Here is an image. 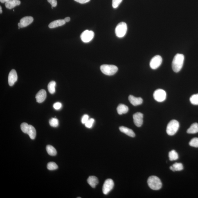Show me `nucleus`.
<instances>
[{"label": "nucleus", "mask_w": 198, "mask_h": 198, "mask_svg": "<svg viewBox=\"0 0 198 198\" xmlns=\"http://www.w3.org/2000/svg\"><path fill=\"white\" fill-rule=\"evenodd\" d=\"M184 58V56L182 54H177L175 56L172 66L173 70L175 72H178L181 71L183 67Z\"/></svg>", "instance_id": "nucleus-1"}, {"label": "nucleus", "mask_w": 198, "mask_h": 198, "mask_svg": "<svg viewBox=\"0 0 198 198\" xmlns=\"http://www.w3.org/2000/svg\"><path fill=\"white\" fill-rule=\"evenodd\" d=\"M21 129L23 133L29 135L31 139H35L37 132L35 127L33 126L29 125L26 123H23L21 124Z\"/></svg>", "instance_id": "nucleus-2"}, {"label": "nucleus", "mask_w": 198, "mask_h": 198, "mask_svg": "<svg viewBox=\"0 0 198 198\" xmlns=\"http://www.w3.org/2000/svg\"><path fill=\"white\" fill-rule=\"evenodd\" d=\"M147 184L150 188L154 190H159L162 187L161 179L156 176H150L147 180Z\"/></svg>", "instance_id": "nucleus-3"}, {"label": "nucleus", "mask_w": 198, "mask_h": 198, "mask_svg": "<svg viewBox=\"0 0 198 198\" xmlns=\"http://www.w3.org/2000/svg\"><path fill=\"white\" fill-rule=\"evenodd\" d=\"M179 124L177 120H172L167 125L166 129L167 134L169 136H173L179 129Z\"/></svg>", "instance_id": "nucleus-4"}, {"label": "nucleus", "mask_w": 198, "mask_h": 198, "mask_svg": "<svg viewBox=\"0 0 198 198\" xmlns=\"http://www.w3.org/2000/svg\"><path fill=\"white\" fill-rule=\"evenodd\" d=\"M100 69L104 74L111 76L117 72L118 71V68L112 65L104 64L101 66Z\"/></svg>", "instance_id": "nucleus-5"}, {"label": "nucleus", "mask_w": 198, "mask_h": 198, "mask_svg": "<svg viewBox=\"0 0 198 198\" xmlns=\"http://www.w3.org/2000/svg\"><path fill=\"white\" fill-rule=\"evenodd\" d=\"M127 30V24L125 22H122L117 25L115 29V34L117 37L121 38L125 35Z\"/></svg>", "instance_id": "nucleus-6"}, {"label": "nucleus", "mask_w": 198, "mask_h": 198, "mask_svg": "<svg viewBox=\"0 0 198 198\" xmlns=\"http://www.w3.org/2000/svg\"><path fill=\"white\" fill-rule=\"evenodd\" d=\"M166 93L164 90L158 89L155 91L154 93V100L158 102H162L166 98Z\"/></svg>", "instance_id": "nucleus-7"}, {"label": "nucleus", "mask_w": 198, "mask_h": 198, "mask_svg": "<svg viewBox=\"0 0 198 198\" xmlns=\"http://www.w3.org/2000/svg\"><path fill=\"white\" fill-rule=\"evenodd\" d=\"M114 186V182L112 179H108L106 180L102 187L103 193L105 195H107L113 189Z\"/></svg>", "instance_id": "nucleus-8"}, {"label": "nucleus", "mask_w": 198, "mask_h": 198, "mask_svg": "<svg viewBox=\"0 0 198 198\" xmlns=\"http://www.w3.org/2000/svg\"><path fill=\"white\" fill-rule=\"evenodd\" d=\"M94 33L92 30H86L84 31L80 35L81 39L84 43H88L93 39Z\"/></svg>", "instance_id": "nucleus-9"}, {"label": "nucleus", "mask_w": 198, "mask_h": 198, "mask_svg": "<svg viewBox=\"0 0 198 198\" xmlns=\"http://www.w3.org/2000/svg\"><path fill=\"white\" fill-rule=\"evenodd\" d=\"M162 58L161 56L157 55L155 56L151 59L150 63V66L153 69H156L161 66L162 62Z\"/></svg>", "instance_id": "nucleus-10"}, {"label": "nucleus", "mask_w": 198, "mask_h": 198, "mask_svg": "<svg viewBox=\"0 0 198 198\" xmlns=\"http://www.w3.org/2000/svg\"><path fill=\"white\" fill-rule=\"evenodd\" d=\"M33 18L31 16H26L22 18L18 23V26L19 28H24L28 26L33 22Z\"/></svg>", "instance_id": "nucleus-11"}, {"label": "nucleus", "mask_w": 198, "mask_h": 198, "mask_svg": "<svg viewBox=\"0 0 198 198\" xmlns=\"http://www.w3.org/2000/svg\"><path fill=\"white\" fill-rule=\"evenodd\" d=\"M133 120L135 125L138 127H141L143 123V114L140 112H137L133 115Z\"/></svg>", "instance_id": "nucleus-12"}, {"label": "nucleus", "mask_w": 198, "mask_h": 198, "mask_svg": "<svg viewBox=\"0 0 198 198\" xmlns=\"http://www.w3.org/2000/svg\"><path fill=\"white\" fill-rule=\"evenodd\" d=\"M18 79L17 72L15 69H12L9 73L8 76V83L10 86L14 85L17 81Z\"/></svg>", "instance_id": "nucleus-13"}, {"label": "nucleus", "mask_w": 198, "mask_h": 198, "mask_svg": "<svg viewBox=\"0 0 198 198\" xmlns=\"http://www.w3.org/2000/svg\"><path fill=\"white\" fill-rule=\"evenodd\" d=\"M46 92L44 89L40 90L36 95V99L38 103L44 102L46 98Z\"/></svg>", "instance_id": "nucleus-14"}, {"label": "nucleus", "mask_w": 198, "mask_h": 198, "mask_svg": "<svg viewBox=\"0 0 198 198\" xmlns=\"http://www.w3.org/2000/svg\"><path fill=\"white\" fill-rule=\"evenodd\" d=\"M129 100L130 103L135 106L141 105L143 102V99L141 97H136L132 95H129Z\"/></svg>", "instance_id": "nucleus-15"}, {"label": "nucleus", "mask_w": 198, "mask_h": 198, "mask_svg": "<svg viewBox=\"0 0 198 198\" xmlns=\"http://www.w3.org/2000/svg\"><path fill=\"white\" fill-rule=\"evenodd\" d=\"M66 22L64 19H58L51 22L48 25L50 28H54L59 26H63Z\"/></svg>", "instance_id": "nucleus-16"}, {"label": "nucleus", "mask_w": 198, "mask_h": 198, "mask_svg": "<svg viewBox=\"0 0 198 198\" xmlns=\"http://www.w3.org/2000/svg\"><path fill=\"white\" fill-rule=\"evenodd\" d=\"M21 2L19 0H10L5 3V6L7 8L11 9L14 7L19 6Z\"/></svg>", "instance_id": "nucleus-17"}, {"label": "nucleus", "mask_w": 198, "mask_h": 198, "mask_svg": "<svg viewBox=\"0 0 198 198\" xmlns=\"http://www.w3.org/2000/svg\"><path fill=\"white\" fill-rule=\"evenodd\" d=\"M87 182L90 186L93 188H95L99 182L98 178L94 176H90L87 179Z\"/></svg>", "instance_id": "nucleus-18"}, {"label": "nucleus", "mask_w": 198, "mask_h": 198, "mask_svg": "<svg viewBox=\"0 0 198 198\" xmlns=\"http://www.w3.org/2000/svg\"><path fill=\"white\" fill-rule=\"evenodd\" d=\"M119 129L121 132L125 133L127 136L131 137H134L136 136L134 131L132 129H129L128 128L121 126L119 127Z\"/></svg>", "instance_id": "nucleus-19"}, {"label": "nucleus", "mask_w": 198, "mask_h": 198, "mask_svg": "<svg viewBox=\"0 0 198 198\" xmlns=\"http://www.w3.org/2000/svg\"><path fill=\"white\" fill-rule=\"evenodd\" d=\"M117 110L119 115H122L128 112L129 108L124 104H120L117 107Z\"/></svg>", "instance_id": "nucleus-20"}, {"label": "nucleus", "mask_w": 198, "mask_h": 198, "mask_svg": "<svg viewBox=\"0 0 198 198\" xmlns=\"http://www.w3.org/2000/svg\"><path fill=\"white\" fill-rule=\"evenodd\" d=\"M187 133L188 134H196L198 133V124L195 123L192 124L189 128L187 131Z\"/></svg>", "instance_id": "nucleus-21"}, {"label": "nucleus", "mask_w": 198, "mask_h": 198, "mask_svg": "<svg viewBox=\"0 0 198 198\" xmlns=\"http://www.w3.org/2000/svg\"><path fill=\"white\" fill-rule=\"evenodd\" d=\"M47 152L50 156H55L57 154L56 150L51 145H48L46 147Z\"/></svg>", "instance_id": "nucleus-22"}, {"label": "nucleus", "mask_w": 198, "mask_h": 198, "mask_svg": "<svg viewBox=\"0 0 198 198\" xmlns=\"http://www.w3.org/2000/svg\"><path fill=\"white\" fill-rule=\"evenodd\" d=\"M170 169L173 171H181L183 169V167L182 164L176 163L170 167Z\"/></svg>", "instance_id": "nucleus-23"}, {"label": "nucleus", "mask_w": 198, "mask_h": 198, "mask_svg": "<svg viewBox=\"0 0 198 198\" xmlns=\"http://www.w3.org/2000/svg\"><path fill=\"white\" fill-rule=\"evenodd\" d=\"M169 157L170 161H174L177 160L179 156L175 150H173L169 153Z\"/></svg>", "instance_id": "nucleus-24"}, {"label": "nucleus", "mask_w": 198, "mask_h": 198, "mask_svg": "<svg viewBox=\"0 0 198 198\" xmlns=\"http://www.w3.org/2000/svg\"><path fill=\"white\" fill-rule=\"evenodd\" d=\"M56 82L54 81L50 82L48 85V90L50 93L51 94L55 93V86Z\"/></svg>", "instance_id": "nucleus-25"}, {"label": "nucleus", "mask_w": 198, "mask_h": 198, "mask_svg": "<svg viewBox=\"0 0 198 198\" xmlns=\"http://www.w3.org/2000/svg\"><path fill=\"white\" fill-rule=\"evenodd\" d=\"M190 101L193 105H198V94L192 95L190 97Z\"/></svg>", "instance_id": "nucleus-26"}, {"label": "nucleus", "mask_w": 198, "mask_h": 198, "mask_svg": "<svg viewBox=\"0 0 198 198\" xmlns=\"http://www.w3.org/2000/svg\"><path fill=\"white\" fill-rule=\"evenodd\" d=\"M49 124L52 127H56L58 126L59 122L58 120L56 118H52L49 120Z\"/></svg>", "instance_id": "nucleus-27"}, {"label": "nucleus", "mask_w": 198, "mask_h": 198, "mask_svg": "<svg viewBox=\"0 0 198 198\" xmlns=\"http://www.w3.org/2000/svg\"><path fill=\"white\" fill-rule=\"evenodd\" d=\"M47 168L48 170H57L58 168V166L55 163L50 162L48 164Z\"/></svg>", "instance_id": "nucleus-28"}, {"label": "nucleus", "mask_w": 198, "mask_h": 198, "mask_svg": "<svg viewBox=\"0 0 198 198\" xmlns=\"http://www.w3.org/2000/svg\"><path fill=\"white\" fill-rule=\"evenodd\" d=\"M190 146L198 147V138H193L189 143Z\"/></svg>", "instance_id": "nucleus-29"}, {"label": "nucleus", "mask_w": 198, "mask_h": 198, "mask_svg": "<svg viewBox=\"0 0 198 198\" xmlns=\"http://www.w3.org/2000/svg\"><path fill=\"white\" fill-rule=\"evenodd\" d=\"M95 122V120L93 118L89 119L87 122L85 124V126L87 128L90 129L93 127L94 124Z\"/></svg>", "instance_id": "nucleus-30"}, {"label": "nucleus", "mask_w": 198, "mask_h": 198, "mask_svg": "<svg viewBox=\"0 0 198 198\" xmlns=\"http://www.w3.org/2000/svg\"><path fill=\"white\" fill-rule=\"evenodd\" d=\"M123 0H112V6L115 9L118 8Z\"/></svg>", "instance_id": "nucleus-31"}, {"label": "nucleus", "mask_w": 198, "mask_h": 198, "mask_svg": "<svg viewBox=\"0 0 198 198\" xmlns=\"http://www.w3.org/2000/svg\"><path fill=\"white\" fill-rule=\"evenodd\" d=\"M89 115L87 114L84 115L82 118L81 122L82 123L85 125L86 122L89 120Z\"/></svg>", "instance_id": "nucleus-32"}, {"label": "nucleus", "mask_w": 198, "mask_h": 198, "mask_svg": "<svg viewBox=\"0 0 198 198\" xmlns=\"http://www.w3.org/2000/svg\"><path fill=\"white\" fill-rule=\"evenodd\" d=\"M53 107L55 110L60 109L62 107V104L60 102H57L54 104Z\"/></svg>", "instance_id": "nucleus-33"}, {"label": "nucleus", "mask_w": 198, "mask_h": 198, "mask_svg": "<svg viewBox=\"0 0 198 198\" xmlns=\"http://www.w3.org/2000/svg\"><path fill=\"white\" fill-rule=\"evenodd\" d=\"M48 1L51 5L52 6L55 7L57 6V0H48Z\"/></svg>", "instance_id": "nucleus-34"}, {"label": "nucleus", "mask_w": 198, "mask_h": 198, "mask_svg": "<svg viewBox=\"0 0 198 198\" xmlns=\"http://www.w3.org/2000/svg\"><path fill=\"white\" fill-rule=\"evenodd\" d=\"M74 1L81 4H84L89 2L90 0H74Z\"/></svg>", "instance_id": "nucleus-35"}, {"label": "nucleus", "mask_w": 198, "mask_h": 198, "mask_svg": "<svg viewBox=\"0 0 198 198\" xmlns=\"http://www.w3.org/2000/svg\"><path fill=\"white\" fill-rule=\"evenodd\" d=\"M64 20L66 22H69V21H70V18L69 17H66L65 19H64Z\"/></svg>", "instance_id": "nucleus-36"}, {"label": "nucleus", "mask_w": 198, "mask_h": 198, "mask_svg": "<svg viewBox=\"0 0 198 198\" xmlns=\"http://www.w3.org/2000/svg\"><path fill=\"white\" fill-rule=\"evenodd\" d=\"M10 1V0H0L1 2L2 3H6Z\"/></svg>", "instance_id": "nucleus-37"}, {"label": "nucleus", "mask_w": 198, "mask_h": 198, "mask_svg": "<svg viewBox=\"0 0 198 198\" xmlns=\"http://www.w3.org/2000/svg\"><path fill=\"white\" fill-rule=\"evenodd\" d=\"M2 7L1 6H0V13H1V14H2Z\"/></svg>", "instance_id": "nucleus-38"}, {"label": "nucleus", "mask_w": 198, "mask_h": 198, "mask_svg": "<svg viewBox=\"0 0 198 198\" xmlns=\"http://www.w3.org/2000/svg\"><path fill=\"white\" fill-rule=\"evenodd\" d=\"M53 7H53V6H51V8H52V9H53Z\"/></svg>", "instance_id": "nucleus-39"}]
</instances>
